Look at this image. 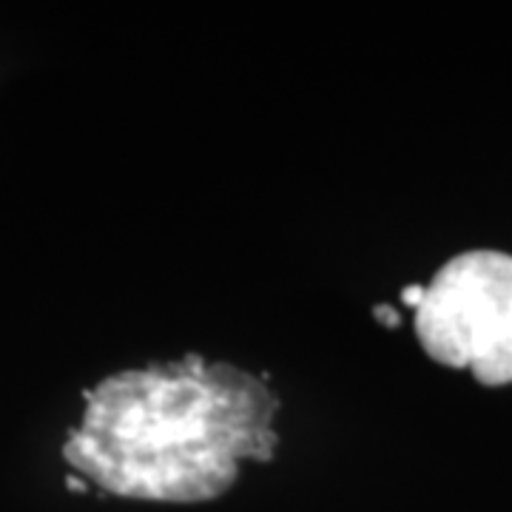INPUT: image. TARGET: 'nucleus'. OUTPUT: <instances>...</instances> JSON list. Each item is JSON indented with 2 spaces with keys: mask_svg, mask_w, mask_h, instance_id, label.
I'll return each instance as SVG.
<instances>
[{
  "mask_svg": "<svg viewBox=\"0 0 512 512\" xmlns=\"http://www.w3.org/2000/svg\"><path fill=\"white\" fill-rule=\"evenodd\" d=\"M467 370L476 376L478 384H487V387L512 384V291L493 328L481 339Z\"/></svg>",
  "mask_w": 512,
  "mask_h": 512,
  "instance_id": "nucleus-3",
  "label": "nucleus"
},
{
  "mask_svg": "<svg viewBox=\"0 0 512 512\" xmlns=\"http://www.w3.org/2000/svg\"><path fill=\"white\" fill-rule=\"evenodd\" d=\"M63 441L72 473L148 504H208L279 450V399L259 376L188 353L106 376Z\"/></svg>",
  "mask_w": 512,
  "mask_h": 512,
  "instance_id": "nucleus-1",
  "label": "nucleus"
},
{
  "mask_svg": "<svg viewBox=\"0 0 512 512\" xmlns=\"http://www.w3.org/2000/svg\"><path fill=\"white\" fill-rule=\"evenodd\" d=\"M510 291V254L478 248L447 259L416 305L413 328L421 350L444 367H470Z\"/></svg>",
  "mask_w": 512,
  "mask_h": 512,
  "instance_id": "nucleus-2",
  "label": "nucleus"
},
{
  "mask_svg": "<svg viewBox=\"0 0 512 512\" xmlns=\"http://www.w3.org/2000/svg\"><path fill=\"white\" fill-rule=\"evenodd\" d=\"M376 316L382 322H387V325H399V313L393 311V308H387V305H384V311H376Z\"/></svg>",
  "mask_w": 512,
  "mask_h": 512,
  "instance_id": "nucleus-4",
  "label": "nucleus"
}]
</instances>
